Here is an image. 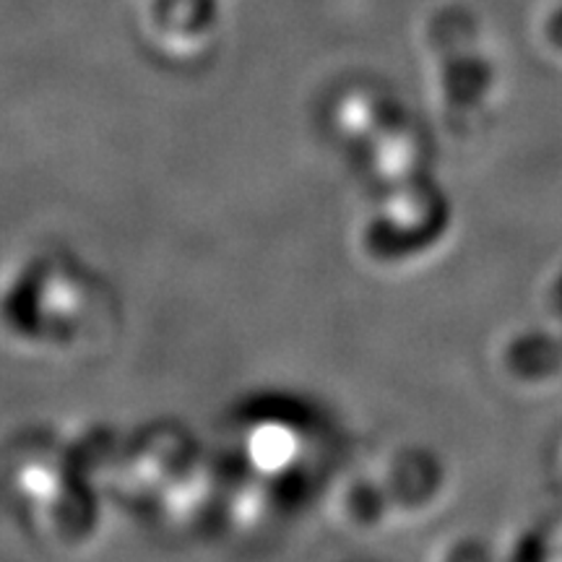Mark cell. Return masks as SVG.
Returning <instances> with one entry per match:
<instances>
[{"mask_svg":"<svg viewBox=\"0 0 562 562\" xmlns=\"http://www.w3.org/2000/svg\"><path fill=\"white\" fill-rule=\"evenodd\" d=\"M513 368L524 378H550L562 368V341L544 331H531L510 347Z\"/></svg>","mask_w":562,"mask_h":562,"instance_id":"obj_1","label":"cell"},{"mask_svg":"<svg viewBox=\"0 0 562 562\" xmlns=\"http://www.w3.org/2000/svg\"><path fill=\"white\" fill-rule=\"evenodd\" d=\"M547 34H550V40L562 50V5H560V9H554V13L550 16V24H547Z\"/></svg>","mask_w":562,"mask_h":562,"instance_id":"obj_2","label":"cell"}]
</instances>
